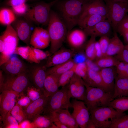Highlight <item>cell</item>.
<instances>
[{
  "mask_svg": "<svg viewBox=\"0 0 128 128\" xmlns=\"http://www.w3.org/2000/svg\"><path fill=\"white\" fill-rule=\"evenodd\" d=\"M86 0H59L56 5L59 16L67 27L68 32L78 25Z\"/></svg>",
  "mask_w": 128,
  "mask_h": 128,
  "instance_id": "obj_1",
  "label": "cell"
},
{
  "mask_svg": "<svg viewBox=\"0 0 128 128\" xmlns=\"http://www.w3.org/2000/svg\"><path fill=\"white\" fill-rule=\"evenodd\" d=\"M47 31L50 39V53L52 54L59 49L66 38L68 30L57 12L51 10Z\"/></svg>",
  "mask_w": 128,
  "mask_h": 128,
  "instance_id": "obj_2",
  "label": "cell"
},
{
  "mask_svg": "<svg viewBox=\"0 0 128 128\" xmlns=\"http://www.w3.org/2000/svg\"><path fill=\"white\" fill-rule=\"evenodd\" d=\"M59 0L48 3L40 2L29 6L27 11L23 16L37 24L48 26L51 8Z\"/></svg>",
  "mask_w": 128,
  "mask_h": 128,
  "instance_id": "obj_3",
  "label": "cell"
},
{
  "mask_svg": "<svg viewBox=\"0 0 128 128\" xmlns=\"http://www.w3.org/2000/svg\"><path fill=\"white\" fill-rule=\"evenodd\" d=\"M89 111L90 119L97 128H109L115 119L126 114L108 106L98 107Z\"/></svg>",
  "mask_w": 128,
  "mask_h": 128,
  "instance_id": "obj_4",
  "label": "cell"
},
{
  "mask_svg": "<svg viewBox=\"0 0 128 128\" xmlns=\"http://www.w3.org/2000/svg\"><path fill=\"white\" fill-rule=\"evenodd\" d=\"M84 102L89 110L99 107L108 106L113 100V94L99 88L87 86Z\"/></svg>",
  "mask_w": 128,
  "mask_h": 128,
  "instance_id": "obj_5",
  "label": "cell"
},
{
  "mask_svg": "<svg viewBox=\"0 0 128 128\" xmlns=\"http://www.w3.org/2000/svg\"><path fill=\"white\" fill-rule=\"evenodd\" d=\"M71 97L67 84L48 97L46 108L44 113L55 112L60 109H68L72 107L70 101Z\"/></svg>",
  "mask_w": 128,
  "mask_h": 128,
  "instance_id": "obj_6",
  "label": "cell"
},
{
  "mask_svg": "<svg viewBox=\"0 0 128 128\" xmlns=\"http://www.w3.org/2000/svg\"><path fill=\"white\" fill-rule=\"evenodd\" d=\"M105 1L107 19L110 23L114 32L116 31L118 24L128 12V1L106 0Z\"/></svg>",
  "mask_w": 128,
  "mask_h": 128,
  "instance_id": "obj_7",
  "label": "cell"
},
{
  "mask_svg": "<svg viewBox=\"0 0 128 128\" xmlns=\"http://www.w3.org/2000/svg\"><path fill=\"white\" fill-rule=\"evenodd\" d=\"M5 44L3 51L0 53V66L7 62L14 54L18 47L19 38L11 25L7 26L6 29L0 36Z\"/></svg>",
  "mask_w": 128,
  "mask_h": 128,
  "instance_id": "obj_8",
  "label": "cell"
},
{
  "mask_svg": "<svg viewBox=\"0 0 128 128\" xmlns=\"http://www.w3.org/2000/svg\"><path fill=\"white\" fill-rule=\"evenodd\" d=\"M24 73L16 75H11L6 78L0 92L5 90L12 91L19 93L23 92L27 87L28 78Z\"/></svg>",
  "mask_w": 128,
  "mask_h": 128,
  "instance_id": "obj_9",
  "label": "cell"
},
{
  "mask_svg": "<svg viewBox=\"0 0 128 128\" xmlns=\"http://www.w3.org/2000/svg\"><path fill=\"white\" fill-rule=\"evenodd\" d=\"M31 22L23 16H18L11 24L19 39L27 45L30 44L32 34Z\"/></svg>",
  "mask_w": 128,
  "mask_h": 128,
  "instance_id": "obj_10",
  "label": "cell"
},
{
  "mask_svg": "<svg viewBox=\"0 0 128 128\" xmlns=\"http://www.w3.org/2000/svg\"><path fill=\"white\" fill-rule=\"evenodd\" d=\"M73 111L72 114L79 127L86 128L90 118V113L84 102L76 99L72 103Z\"/></svg>",
  "mask_w": 128,
  "mask_h": 128,
  "instance_id": "obj_11",
  "label": "cell"
},
{
  "mask_svg": "<svg viewBox=\"0 0 128 128\" xmlns=\"http://www.w3.org/2000/svg\"><path fill=\"white\" fill-rule=\"evenodd\" d=\"M94 14L100 15L107 17L106 5L102 0H87L83 5L82 12L79 21Z\"/></svg>",
  "mask_w": 128,
  "mask_h": 128,
  "instance_id": "obj_12",
  "label": "cell"
},
{
  "mask_svg": "<svg viewBox=\"0 0 128 128\" xmlns=\"http://www.w3.org/2000/svg\"><path fill=\"white\" fill-rule=\"evenodd\" d=\"M85 83L81 78L75 73L67 84L71 98L82 101H84L86 90Z\"/></svg>",
  "mask_w": 128,
  "mask_h": 128,
  "instance_id": "obj_13",
  "label": "cell"
},
{
  "mask_svg": "<svg viewBox=\"0 0 128 128\" xmlns=\"http://www.w3.org/2000/svg\"><path fill=\"white\" fill-rule=\"evenodd\" d=\"M50 43V39L47 30L37 27L32 33L30 44L32 47L41 49L47 47Z\"/></svg>",
  "mask_w": 128,
  "mask_h": 128,
  "instance_id": "obj_14",
  "label": "cell"
},
{
  "mask_svg": "<svg viewBox=\"0 0 128 128\" xmlns=\"http://www.w3.org/2000/svg\"><path fill=\"white\" fill-rule=\"evenodd\" d=\"M77 52L72 49H59L49 57L44 66L46 68H50L66 62L72 59Z\"/></svg>",
  "mask_w": 128,
  "mask_h": 128,
  "instance_id": "obj_15",
  "label": "cell"
},
{
  "mask_svg": "<svg viewBox=\"0 0 128 128\" xmlns=\"http://www.w3.org/2000/svg\"><path fill=\"white\" fill-rule=\"evenodd\" d=\"M19 93L11 91L5 90L0 95V117H4L11 111L16 103L17 97Z\"/></svg>",
  "mask_w": 128,
  "mask_h": 128,
  "instance_id": "obj_16",
  "label": "cell"
},
{
  "mask_svg": "<svg viewBox=\"0 0 128 128\" xmlns=\"http://www.w3.org/2000/svg\"><path fill=\"white\" fill-rule=\"evenodd\" d=\"M48 99V97L44 95L32 102L24 109L28 119L32 121L36 117L44 112Z\"/></svg>",
  "mask_w": 128,
  "mask_h": 128,
  "instance_id": "obj_17",
  "label": "cell"
},
{
  "mask_svg": "<svg viewBox=\"0 0 128 128\" xmlns=\"http://www.w3.org/2000/svg\"><path fill=\"white\" fill-rule=\"evenodd\" d=\"M87 36L83 30L73 29L68 32L66 38L69 46L75 50L80 48L84 44Z\"/></svg>",
  "mask_w": 128,
  "mask_h": 128,
  "instance_id": "obj_18",
  "label": "cell"
},
{
  "mask_svg": "<svg viewBox=\"0 0 128 128\" xmlns=\"http://www.w3.org/2000/svg\"><path fill=\"white\" fill-rule=\"evenodd\" d=\"M112 27L109 21L106 19L90 28L83 29L87 36H94L100 37L107 36L110 34Z\"/></svg>",
  "mask_w": 128,
  "mask_h": 128,
  "instance_id": "obj_19",
  "label": "cell"
},
{
  "mask_svg": "<svg viewBox=\"0 0 128 128\" xmlns=\"http://www.w3.org/2000/svg\"><path fill=\"white\" fill-rule=\"evenodd\" d=\"M84 81L88 86L101 88L109 92L103 83L100 71H96L88 67L87 78Z\"/></svg>",
  "mask_w": 128,
  "mask_h": 128,
  "instance_id": "obj_20",
  "label": "cell"
},
{
  "mask_svg": "<svg viewBox=\"0 0 128 128\" xmlns=\"http://www.w3.org/2000/svg\"><path fill=\"white\" fill-rule=\"evenodd\" d=\"M112 67L101 69L100 72L103 83L108 91L113 95L115 82L117 75Z\"/></svg>",
  "mask_w": 128,
  "mask_h": 128,
  "instance_id": "obj_21",
  "label": "cell"
},
{
  "mask_svg": "<svg viewBox=\"0 0 128 128\" xmlns=\"http://www.w3.org/2000/svg\"><path fill=\"white\" fill-rule=\"evenodd\" d=\"M59 76L52 74L46 76L45 81L44 93L48 97L59 90L58 81Z\"/></svg>",
  "mask_w": 128,
  "mask_h": 128,
  "instance_id": "obj_22",
  "label": "cell"
},
{
  "mask_svg": "<svg viewBox=\"0 0 128 128\" xmlns=\"http://www.w3.org/2000/svg\"><path fill=\"white\" fill-rule=\"evenodd\" d=\"M123 96H128V78H119L116 76L115 79L112 99Z\"/></svg>",
  "mask_w": 128,
  "mask_h": 128,
  "instance_id": "obj_23",
  "label": "cell"
},
{
  "mask_svg": "<svg viewBox=\"0 0 128 128\" xmlns=\"http://www.w3.org/2000/svg\"><path fill=\"white\" fill-rule=\"evenodd\" d=\"M58 119L68 128H78L79 126L68 109H60L55 112Z\"/></svg>",
  "mask_w": 128,
  "mask_h": 128,
  "instance_id": "obj_24",
  "label": "cell"
},
{
  "mask_svg": "<svg viewBox=\"0 0 128 128\" xmlns=\"http://www.w3.org/2000/svg\"><path fill=\"white\" fill-rule=\"evenodd\" d=\"M46 68L44 66H38L34 69L31 74L32 80L36 87L44 92V84L46 77Z\"/></svg>",
  "mask_w": 128,
  "mask_h": 128,
  "instance_id": "obj_25",
  "label": "cell"
},
{
  "mask_svg": "<svg viewBox=\"0 0 128 128\" xmlns=\"http://www.w3.org/2000/svg\"><path fill=\"white\" fill-rule=\"evenodd\" d=\"M124 45L118 37L116 31L114 32V36L110 39L106 56L117 55L124 49Z\"/></svg>",
  "mask_w": 128,
  "mask_h": 128,
  "instance_id": "obj_26",
  "label": "cell"
},
{
  "mask_svg": "<svg viewBox=\"0 0 128 128\" xmlns=\"http://www.w3.org/2000/svg\"><path fill=\"white\" fill-rule=\"evenodd\" d=\"M31 123L32 128H57L51 119L44 114L38 115L32 120Z\"/></svg>",
  "mask_w": 128,
  "mask_h": 128,
  "instance_id": "obj_27",
  "label": "cell"
},
{
  "mask_svg": "<svg viewBox=\"0 0 128 128\" xmlns=\"http://www.w3.org/2000/svg\"><path fill=\"white\" fill-rule=\"evenodd\" d=\"M75 63L73 59L67 62L51 67L46 71V76L54 74L60 76L61 74L71 69Z\"/></svg>",
  "mask_w": 128,
  "mask_h": 128,
  "instance_id": "obj_28",
  "label": "cell"
},
{
  "mask_svg": "<svg viewBox=\"0 0 128 128\" xmlns=\"http://www.w3.org/2000/svg\"><path fill=\"white\" fill-rule=\"evenodd\" d=\"M107 19V17L98 14H94L80 20L78 25L83 29L91 27L99 22Z\"/></svg>",
  "mask_w": 128,
  "mask_h": 128,
  "instance_id": "obj_29",
  "label": "cell"
},
{
  "mask_svg": "<svg viewBox=\"0 0 128 128\" xmlns=\"http://www.w3.org/2000/svg\"><path fill=\"white\" fill-rule=\"evenodd\" d=\"M16 16L11 9L2 8L0 11V23L6 26L11 25L16 18Z\"/></svg>",
  "mask_w": 128,
  "mask_h": 128,
  "instance_id": "obj_30",
  "label": "cell"
},
{
  "mask_svg": "<svg viewBox=\"0 0 128 128\" xmlns=\"http://www.w3.org/2000/svg\"><path fill=\"white\" fill-rule=\"evenodd\" d=\"M108 106L118 111L124 113L128 110V96H123L115 99L110 102Z\"/></svg>",
  "mask_w": 128,
  "mask_h": 128,
  "instance_id": "obj_31",
  "label": "cell"
},
{
  "mask_svg": "<svg viewBox=\"0 0 128 128\" xmlns=\"http://www.w3.org/2000/svg\"><path fill=\"white\" fill-rule=\"evenodd\" d=\"M119 61L115 57L107 55L96 60L94 63L98 68L102 69L115 66Z\"/></svg>",
  "mask_w": 128,
  "mask_h": 128,
  "instance_id": "obj_32",
  "label": "cell"
},
{
  "mask_svg": "<svg viewBox=\"0 0 128 128\" xmlns=\"http://www.w3.org/2000/svg\"><path fill=\"white\" fill-rule=\"evenodd\" d=\"M85 48V55L87 59L92 61L96 59L95 44L96 37L91 36Z\"/></svg>",
  "mask_w": 128,
  "mask_h": 128,
  "instance_id": "obj_33",
  "label": "cell"
},
{
  "mask_svg": "<svg viewBox=\"0 0 128 128\" xmlns=\"http://www.w3.org/2000/svg\"><path fill=\"white\" fill-rule=\"evenodd\" d=\"M11 113L19 124L24 121L28 120L24 110L22 107L17 103L11 110Z\"/></svg>",
  "mask_w": 128,
  "mask_h": 128,
  "instance_id": "obj_34",
  "label": "cell"
},
{
  "mask_svg": "<svg viewBox=\"0 0 128 128\" xmlns=\"http://www.w3.org/2000/svg\"><path fill=\"white\" fill-rule=\"evenodd\" d=\"M0 66L4 71L11 75H16L26 72V70L18 67L8 61Z\"/></svg>",
  "mask_w": 128,
  "mask_h": 128,
  "instance_id": "obj_35",
  "label": "cell"
},
{
  "mask_svg": "<svg viewBox=\"0 0 128 128\" xmlns=\"http://www.w3.org/2000/svg\"><path fill=\"white\" fill-rule=\"evenodd\" d=\"M76 64L71 69L61 74L59 76L58 81L59 86L63 87L68 84L75 74Z\"/></svg>",
  "mask_w": 128,
  "mask_h": 128,
  "instance_id": "obj_36",
  "label": "cell"
},
{
  "mask_svg": "<svg viewBox=\"0 0 128 128\" xmlns=\"http://www.w3.org/2000/svg\"><path fill=\"white\" fill-rule=\"evenodd\" d=\"M9 112L4 117L0 118L3 122L4 128H19V124L17 120Z\"/></svg>",
  "mask_w": 128,
  "mask_h": 128,
  "instance_id": "obj_37",
  "label": "cell"
},
{
  "mask_svg": "<svg viewBox=\"0 0 128 128\" xmlns=\"http://www.w3.org/2000/svg\"><path fill=\"white\" fill-rule=\"evenodd\" d=\"M27 95L32 102L45 95L44 92L40 89L33 87H28L26 89Z\"/></svg>",
  "mask_w": 128,
  "mask_h": 128,
  "instance_id": "obj_38",
  "label": "cell"
},
{
  "mask_svg": "<svg viewBox=\"0 0 128 128\" xmlns=\"http://www.w3.org/2000/svg\"><path fill=\"white\" fill-rule=\"evenodd\" d=\"M109 128H128V114H125L115 119Z\"/></svg>",
  "mask_w": 128,
  "mask_h": 128,
  "instance_id": "obj_39",
  "label": "cell"
},
{
  "mask_svg": "<svg viewBox=\"0 0 128 128\" xmlns=\"http://www.w3.org/2000/svg\"><path fill=\"white\" fill-rule=\"evenodd\" d=\"M88 67L85 62L76 64L75 73L84 81L87 76Z\"/></svg>",
  "mask_w": 128,
  "mask_h": 128,
  "instance_id": "obj_40",
  "label": "cell"
},
{
  "mask_svg": "<svg viewBox=\"0 0 128 128\" xmlns=\"http://www.w3.org/2000/svg\"><path fill=\"white\" fill-rule=\"evenodd\" d=\"M32 101L27 95H24L23 92L20 93L17 97L16 103L24 109L31 103Z\"/></svg>",
  "mask_w": 128,
  "mask_h": 128,
  "instance_id": "obj_41",
  "label": "cell"
},
{
  "mask_svg": "<svg viewBox=\"0 0 128 128\" xmlns=\"http://www.w3.org/2000/svg\"><path fill=\"white\" fill-rule=\"evenodd\" d=\"M110 39L108 36H104L101 37L98 41L102 52V57L106 56Z\"/></svg>",
  "mask_w": 128,
  "mask_h": 128,
  "instance_id": "obj_42",
  "label": "cell"
},
{
  "mask_svg": "<svg viewBox=\"0 0 128 128\" xmlns=\"http://www.w3.org/2000/svg\"><path fill=\"white\" fill-rule=\"evenodd\" d=\"M116 31L120 34L125 32H128V15L127 14L118 24Z\"/></svg>",
  "mask_w": 128,
  "mask_h": 128,
  "instance_id": "obj_43",
  "label": "cell"
},
{
  "mask_svg": "<svg viewBox=\"0 0 128 128\" xmlns=\"http://www.w3.org/2000/svg\"><path fill=\"white\" fill-rule=\"evenodd\" d=\"M28 6H29L25 3L11 7V9L16 15L18 16H23L27 11Z\"/></svg>",
  "mask_w": 128,
  "mask_h": 128,
  "instance_id": "obj_44",
  "label": "cell"
},
{
  "mask_svg": "<svg viewBox=\"0 0 128 128\" xmlns=\"http://www.w3.org/2000/svg\"><path fill=\"white\" fill-rule=\"evenodd\" d=\"M115 66L117 74V76L119 78L123 77L125 69V62L119 61Z\"/></svg>",
  "mask_w": 128,
  "mask_h": 128,
  "instance_id": "obj_45",
  "label": "cell"
},
{
  "mask_svg": "<svg viewBox=\"0 0 128 128\" xmlns=\"http://www.w3.org/2000/svg\"><path fill=\"white\" fill-rule=\"evenodd\" d=\"M114 57L119 61L128 64V50L124 47L123 50Z\"/></svg>",
  "mask_w": 128,
  "mask_h": 128,
  "instance_id": "obj_46",
  "label": "cell"
},
{
  "mask_svg": "<svg viewBox=\"0 0 128 128\" xmlns=\"http://www.w3.org/2000/svg\"><path fill=\"white\" fill-rule=\"evenodd\" d=\"M8 61L19 68L26 70V68L25 65L18 58L16 57H11Z\"/></svg>",
  "mask_w": 128,
  "mask_h": 128,
  "instance_id": "obj_47",
  "label": "cell"
},
{
  "mask_svg": "<svg viewBox=\"0 0 128 128\" xmlns=\"http://www.w3.org/2000/svg\"><path fill=\"white\" fill-rule=\"evenodd\" d=\"M29 0H6L4 3L6 6L13 7L25 3Z\"/></svg>",
  "mask_w": 128,
  "mask_h": 128,
  "instance_id": "obj_48",
  "label": "cell"
},
{
  "mask_svg": "<svg viewBox=\"0 0 128 128\" xmlns=\"http://www.w3.org/2000/svg\"><path fill=\"white\" fill-rule=\"evenodd\" d=\"M73 58L74 62L76 64L85 62L87 59L86 55L81 53L77 52Z\"/></svg>",
  "mask_w": 128,
  "mask_h": 128,
  "instance_id": "obj_49",
  "label": "cell"
},
{
  "mask_svg": "<svg viewBox=\"0 0 128 128\" xmlns=\"http://www.w3.org/2000/svg\"><path fill=\"white\" fill-rule=\"evenodd\" d=\"M95 51L96 60L102 57V52L98 41H96L95 44Z\"/></svg>",
  "mask_w": 128,
  "mask_h": 128,
  "instance_id": "obj_50",
  "label": "cell"
},
{
  "mask_svg": "<svg viewBox=\"0 0 128 128\" xmlns=\"http://www.w3.org/2000/svg\"><path fill=\"white\" fill-rule=\"evenodd\" d=\"M19 128H32L31 123L26 120L19 124Z\"/></svg>",
  "mask_w": 128,
  "mask_h": 128,
  "instance_id": "obj_51",
  "label": "cell"
},
{
  "mask_svg": "<svg viewBox=\"0 0 128 128\" xmlns=\"http://www.w3.org/2000/svg\"><path fill=\"white\" fill-rule=\"evenodd\" d=\"M86 128H97V127L90 118L86 126Z\"/></svg>",
  "mask_w": 128,
  "mask_h": 128,
  "instance_id": "obj_52",
  "label": "cell"
},
{
  "mask_svg": "<svg viewBox=\"0 0 128 128\" xmlns=\"http://www.w3.org/2000/svg\"><path fill=\"white\" fill-rule=\"evenodd\" d=\"M3 71H0V89L2 88L5 82V80L3 74Z\"/></svg>",
  "mask_w": 128,
  "mask_h": 128,
  "instance_id": "obj_53",
  "label": "cell"
},
{
  "mask_svg": "<svg viewBox=\"0 0 128 128\" xmlns=\"http://www.w3.org/2000/svg\"><path fill=\"white\" fill-rule=\"evenodd\" d=\"M5 49V44L2 38L0 37V52H2Z\"/></svg>",
  "mask_w": 128,
  "mask_h": 128,
  "instance_id": "obj_54",
  "label": "cell"
},
{
  "mask_svg": "<svg viewBox=\"0 0 128 128\" xmlns=\"http://www.w3.org/2000/svg\"><path fill=\"white\" fill-rule=\"evenodd\" d=\"M120 35L123 37L124 41L128 44V32H123Z\"/></svg>",
  "mask_w": 128,
  "mask_h": 128,
  "instance_id": "obj_55",
  "label": "cell"
},
{
  "mask_svg": "<svg viewBox=\"0 0 128 128\" xmlns=\"http://www.w3.org/2000/svg\"><path fill=\"white\" fill-rule=\"evenodd\" d=\"M125 69L123 77L128 78V64L125 62Z\"/></svg>",
  "mask_w": 128,
  "mask_h": 128,
  "instance_id": "obj_56",
  "label": "cell"
},
{
  "mask_svg": "<svg viewBox=\"0 0 128 128\" xmlns=\"http://www.w3.org/2000/svg\"><path fill=\"white\" fill-rule=\"evenodd\" d=\"M112 0L117 2H126L128 1V0Z\"/></svg>",
  "mask_w": 128,
  "mask_h": 128,
  "instance_id": "obj_57",
  "label": "cell"
},
{
  "mask_svg": "<svg viewBox=\"0 0 128 128\" xmlns=\"http://www.w3.org/2000/svg\"><path fill=\"white\" fill-rule=\"evenodd\" d=\"M124 48L128 50V44L125 45Z\"/></svg>",
  "mask_w": 128,
  "mask_h": 128,
  "instance_id": "obj_58",
  "label": "cell"
}]
</instances>
